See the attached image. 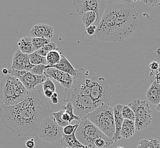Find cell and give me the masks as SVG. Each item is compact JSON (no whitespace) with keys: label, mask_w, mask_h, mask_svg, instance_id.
Listing matches in <instances>:
<instances>
[{"label":"cell","mask_w":160,"mask_h":148,"mask_svg":"<svg viewBox=\"0 0 160 148\" xmlns=\"http://www.w3.org/2000/svg\"><path fill=\"white\" fill-rule=\"evenodd\" d=\"M52 113L49 104L39 90L29 91L25 99L17 105L2 104L0 107V117L3 125L19 137L38 135L42 121Z\"/></svg>","instance_id":"1"},{"label":"cell","mask_w":160,"mask_h":148,"mask_svg":"<svg viewBox=\"0 0 160 148\" xmlns=\"http://www.w3.org/2000/svg\"><path fill=\"white\" fill-rule=\"evenodd\" d=\"M136 1L121 0L111 32V42H122L129 38L138 28V14L133 2Z\"/></svg>","instance_id":"2"},{"label":"cell","mask_w":160,"mask_h":148,"mask_svg":"<svg viewBox=\"0 0 160 148\" xmlns=\"http://www.w3.org/2000/svg\"><path fill=\"white\" fill-rule=\"evenodd\" d=\"M27 90L17 77L8 74L0 81V100L6 106H13L21 103L28 96Z\"/></svg>","instance_id":"3"},{"label":"cell","mask_w":160,"mask_h":148,"mask_svg":"<svg viewBox=\"0 0 160 148\" xmlns=\"http://www.w3.org/2000/svg\"><path fill=\"white\" fill-rule=\"evenodd\" d=\"M86 117L105 135L113 140L116 132L113 108L109 105L100 106L88 114Z\"/></svg>","instance_id":"4"},{"label":"cell","mask_w":160,"mask_h":148,"mask_svg":"<svg viewBox=\"0 0 160 148\" xmlns=\"http://www.w3.org/2000/svg\"><path fill=\"white\" fill-rule=\"evenodd\" d=\"M121 0L109 1L105 12L97 26L95 37L103 42H111V32L115 20L118 16Z\"/></svg>","instance_id":"5"},{"label":"cell","mask_w":160,"mask_h":148,"mask_svg":"<svg viewBox=\"0 0 160 148\" xmlns=\"http://www.w3.org/2000/svg\"><path fill=\"white\" fill-rule=\"evenodd\" d=\"M92 73V71L82 68L77 70V75L74 77L72 86L69 89H64L63 92L64 102L67 103L74 97L90 96Z\"/></svg>","instance_id":"6"},{"label":"cell","mask_w":160,"mask_h":148,"mask_svg":"<svg viewBox=\"0 0 160 148\" xmlns=\"http://www.w3.org/2000/svg\"><path fill=\"white\" fill-rule=\"evenodd\" d=\"M75 136L83 145L95 148V142L99 138H108L87 117L80 120Z\"/></svg>","instance_id":"7"},{"label":"cell","mask_w":160,"mask_h":148,"mask_svg":"<svg viewBox=\"0 0 160 148\" xmlns=\"http://www.w3.org/2000/svg\"><path fill=\"white\" fill-rule=\"evenodd\" d=\"M90 96L98 106L102 105L109 106L112 97L111 89L106 79L93 72Z\"/></svg>","instance_id":"8"},{"label":"cell","mask_w":160,"mask_h":148,"mask_svg":"<svg viewBox=\"0 0 160 148\" xmlns=\"http://www.w3.org/2000/svg\"><path fill=\"white\" fill-rule=\"evenodd\" d=\"M135 114V127L136 131L146 129L152 121V111L145 101L140 99L133 100L128 104Z\"/></svg>","instance_id":"9"},{"label":"cell","mask_w":160,"mask_h":148,"mask_svg":"<svg viewBox=\"0 0 160 148\" xmlns=\"http://www.w3.org/2000/svg\"><path fill=\"white\" fill-rule=\"evenodd\" d=\"M63 135V128L58 125L52 115L46 117L39 126L38 136L45 141H60Z\"/></svg>","instance_id":"10"},{"label":"cell","mask_w":160,"mask_h":148,"mask_svg":"<svg viewBox=\"0 0 160 148\" xmlns=\"http://www.w3.org/2000/svg\"><path fill=\"white\" fill-rule=\"evenodd\" d=\"M108 3V0H74L73 1V5L79 15L82 16L84 13L90 11L96 13V26H98L102 18Z\"/></svg>","instance_id":"11"},{"label":"cell","mask_w":160,"mask_h":148,"mask_svg":"<svg viewBox=\"0 0 160 148\" xmlns=\"http://www.w3.org/2000/svg\"><path fill=\"white\" fill-rule=\"evenodd\" d=\"M73 106L74 114L80 120L86 117L98 106L90 96H78L70 99L67 103Z\"/></svg>","instance_id":"12"},{"label":"cell","mask_w":160,"mask_h":148,"mask_svg":"<svg viewBox=\"0 0 160 148\" xmlns=\"http://www.w3.org/2000/svg\"><path fill=\"white\" fill-rule=\"evenodd\" d=\"M48 77L57 81L64 89H69L72 86L74 77L70 75L59 71L55 68H48L45 71V73Z\"/></svg>","instance_id":"13"},{"label":"cell","mask_w":160,"mask_h":148,"mask_svg":"<svg viewBox=\"0 0 160 148\" xmlns=\"http://www.w3.org/2000/svg\"><path fill=\"white\" fill-rule=\"evenodd\" d=\"M48 77L45 74L42 76H38L32 74L30 71H26L18 79L27 90L32 91L35 90V87L39 84H43Z\"/></svg>","instance_id":"14"},{"label":"cell","mask_w":160,"mask_h":148,"mask_svg":"<svg viewBox=\"0 0 160 148\" xmlns=\"http://www.w3.org/2000/svg\"><path fill=\"white\" fill-rule=\"evenodd\" d=\"M34 66L30 62L29 55L23 54L19 49L13 54L12 70L30 71Z\"/></svg>","instance_id":"15"},{"label":"cell","mask_w":160,"mask_h":148,"mask_svg":"<svg viewBox=\"0 0 160 148\" xmlns=\"http://www.w3.org/2000/svg\"><path fill=\"white\" fill-rule=\"evenodd\" d=\"M30 34L32 38H43L51 40L54 34V27L44 23H39L32 27Z\"/></svg>","instance_id":"16"},{"label":"cell","mask_w":160,"mask_h":148,"mask_svg":"<svg viewBox=\"0 0 160 148\" xmlns=\"http://www.w3.org/2000/svg\"><path fill=\"white\" fill-rule=\"evenodd\" d=\"M123 105L118 104L113 108L114 117H115V124L116 132L114 137L113 139V142H118V140L122 139V136L120 135V131L122 129V125L124 120V117L122 115V108Z\"/></svg>","instance_id":"17"},{"label":"cell","mask_w":160,"mask_h":148,"mask_svg":"<svg viewBox=\"0 0 160 148\" xmlns=\"http://www.w3.org/2000/svg\"><path fill=\"white\" fill-rule=\"evenodd\" d=\"M146 99L153 105L160 103V84L153 81L146 93Z\"/></svg>","instance_id":"18"},{"label":"cell","mask_w":160,"mask_h":148,"mask_svg":"<svg viewBox=\"0 0 160 148\" xmlns=\"http://www.w3.org/2000/svg\"><path fill=\"white\" fill-rule=\"evenodd\" d=\"M76 129L70 136L63 135V138L59 141L61 146L63 148H91L81 144L77 139L75 136Z\"/></svg>","instance_id":"19"},{"label":"cell","mask_w":160,"mask_h":148,"mask_svg":"<svg viewBox=\"0 0 160 148\" xmlns=\"http://www.w3.org/2000/svg\"><path fill=\"white\" fill-rule=\"evenodd\" d=\"M51 67L55 68L59 71H62L65 73L69 74L73 77H75L77 75V70H75L73 67V66L71 64L70 62L68 61V59L63 55L62 56L61 61L58 63V64L52 66H47V68Z\"/></svg>","instance_id":"20"},{"label":"cell","mask_w":160,"mask_h":148,"mask_svg":"<svg viewBox=\"0 0 160 148\" xmlns=\"http://www.w3.org/2000/svg\"><path fill=\"white\" fill-rule=\"evenodd\" d=\"M136 127L135 121L130 120L124 119L122 129L120 131V135L122 138L129 139L135 135Z\"/></svg>","instance_id":"21"},{"label":"cell","mask_w":160,"mask_h":148,"mask_svg":"<svg viewBox=\"0 0 160 148\" xmlns=\"http://www.w3.org/2000/svg\"><path fill=\"white\" fill-rule=\"evenodd\" d=\"M19 50L23 54L30 55L35 52L33 47L32 41V38L25 37L19 40L18 42Z\"/></svg>","instance_id":"22"},{"label":"cell","mask_w":160,"mask_h":148,"mask_svg":"<svg viewBox=\"0 0 160 148\" xmlns=\"http://www.w3.org/2000/svg\"><path fill=\"white\" fill-rule=\"evenodd\" d=\"M62 53L59 50H54L48 52L46 57L48 66H52L58 64L62 57Z\"/></svg>","instance_id":"23"},{"label":"cell","mask_w":160,"mask_h":148,"mask_svg":"<svg viewBox=\"0 0 160 148\" xmlns=\"http://www.w3.org/2000/svg\"><path fill=\"white\" fill-rule=\"evenodd\" d=\"M82 21L83 23L86 28L92 25L93 23H95L97 20V15L96 13L92 11L87 12L84 13L82 16Z\"/></svg>","instance_id":"24"},{"label":"cell","mask_w":160,"mask_h":148,"mask_svg":"<svg viewBox=\"0 0 160 148\" xmlns=\"http://www.w3.org/2000/svg\"><path fill=\"white\" fill-rule=\"evenodd\" d=\"M138 146L140 148H160V143L157 139H145L141 140Z\"/></svg>","instance_id":"25"},{"label":"cell","mask_w":160,"mask_h":148,"mask_svg":"<svg viewBox=\"0 0 160 148\" xmlns=\"http://www.w3.org/2000/svg\"><path fill=\"white\" fill-rule=\"evenodd\" d=\"M54 50H59V49L58 48L57 44L55 42H50L48 44L44 46L42 48L35 52L38 54L39 55L46 57L48 52Z\"/></svg>","instance_id":"26"},{"label":"cell","mask_w":160,"mask_h":148,"mask_svg":"<svg viewBox=\"0 0 160 148\" xmlns=\"http://www.w3.org/2000/svg\"><path fill=\"white\" fill-rule=\"evenodd\" d=\"M29 55L30 62L32 65L33 66L36 65H43L48 66V63L46 59V57H43L38 54H37L36 52H34L32 54Z\"/></svg>","instance_id":"27"},{"label":"cell","mask_w":160,"mask_h":148,"mask_svg":"<svg viewBox=\"0 0 160 148\" xmlns=\"http://www.w3.org/2000/svg\"><path fill=\"white\" fill-rule=\"evenodd\" d=\"M32 41L33 47L34 48L35 52L38 51L39 49L42 48L44 46L48 44L50 42V40L43 38H32Z\"/></svg>","instance_id":"28"},{"label":"cell","mask_w":160,"mask_h":148,"mask_svg":"<svg viewBox=\"0 0 160 148\" xmlns=\"http://www.w3.org/2000/svg\"><path fill=\"white\" fill-rule=\"evenodd\" d=\"M62 110H63L65 112L67 113L68 114L70 115L71 121H73V120H75L80 121V118L78 117V116H76L74 114V107H73V106L71 103H70V102L66 103L65 105L62 106Z\"/></svg>","instance_id":"29"},{"label":"cell","mask_w":160,"mask_h":148,"mask_svg":"<svg viewBox=\"0 0 160 148\" xmlns=\"http://www.w3.org/2000/svg\"><path fill=\"white\" fill-rule=\"evenodd\" d=\"M122 115L124 119L135 121V114L133 111L128 106L123 105L122 108Z\"/></svg>","instance_id":"30"},{"label":"cell","mask_w":160,"mask_h":148,"mask_svg":"<svg viewBox=\"0 0 160 148\" xmlns=\"http://www.w3.org/2000/svg\"><path fill=\"white\" fill-rule=\"evenodd\" d=\"M63 112H64L63 110H61V111H58L57 112L52 113V115L54 117L55 121L57 122L59 126L62 128H64L65 126L70 125V124L68 122H65L62 120V114Z\"/></svg>","instance_id":"31"},{"label":"cell","mask_w":160,"mask_h":148,"mask_svg":"<svg viewBox=\"0 0 160 148\" xmlns=\"http://www.w3.org/2000/svg\"><path fill=\"white\" fill-rule=\"evenodd\" d=\"M46 69H47V66L46 65H36L31 69L30 72H31L32 74L36 75L42 76L45 73V70Z\"/></svg>","instance_id":"32"},{"label":"cell","mask_w":160,"mask_h":148,"mask_svg":"<svg viewBox=\"0 0 160 148\" xmlns=\"http://www.w3.org/2000/svg\"><path fill=\"white\" fill-rule=\"evenodd\" d=\"M42 86L43 91L46 90L51 91L53 93H54L56 91V87L54 83L51 81L50 77H48L47 79V80L42 84Z\"/></svg>","instance_id":"33"},{"label":"cell","mask_w":160,"mask_h":148,"mask_svg":"<svg viewBox=\"0 0 160 148\" xmlns=\"http://www.w3.org/2000/svg\"><path fill=\"white\" fill-rule=\"evenodd\" d=\"M79 122L76 124L75 125H68L63 128V133L64 135L70 136L74 133V131L78 129L79 126Z\"/></svg>","instance_id":"34"},{"label":"cell","mask_w":160,"mask_h":148,"mask_svg":"<svg viewBox=\"0 0 160 148\" xmlns=\"http://www.w3.org/2000/svg\"><path fill=\"white\" fill-rule=\"evenodd\" d=\"M143 2L151 7H158L160 5V0H152V1H144Z\"/></svg>","instance_id":"35"},{"label":"cell","mask_w":160,"mask_h":148,"mask_svg":"<svg viewBox=\"0 0 160 148\" xmlns=\"http://www.w3.org/2000/svg\"><path fill=\"white\" fill-rule=\"evenodd\" d=\"M86 29L87 33L89 35V36H95V33H96V30H97V26L92 25L91 26H89L88 27L86 28Z\"/></svg>","instance_id":"36"},{"label":"cell","mask_w":160,"mask_h":148,"mask_svg":"<svg viewBox=\"0 0 160 148\" xmlns=\"http://www.w3.org/2000/svg\"><path fill=\"white\" fill-rule=\"evenodd\" d=\"M149 67L151 68V70L153 71H157L160 67V64L156 61H153L149 65Z\"/></svg>","instance_id":"37"},{"label":"cell","mask_w":160,"mask_h":148,"mask_svg":"<svg viewBox=\"0 0 160 148\" xmlns=\"http://www.w3.org/2000/svg\"><path fill=\"white\" fill-rule=\"evenodd\" d=\"M26 146L27 148H34L35 146V144L34 140L33 139H30L26 142Z\"/></svg>","instance_id":"38"},{"label":"cell","mask_w":160,"mask_h":148,"mask_svg":"<svg viewBox=\"0 0 160 148\" xmlns=\"http://www.w3.org/2000/svg\"><path fill=\"white\" fill-rule=\"evenodd\" d=\"M50 100L51 102L53 103L54 104H57L59 103V100H58V94L56 92L53 93L52 96L50 98Z\"/></svg>","instance_id":"39"},{"label":"cell","mask_w":160,"mask_h":148,"mask_svg":"<svg viewBox=\"0 0 160 148\" xmlns=\"http://www.w3.org/2000/svg\"><path fill=\"white\" fill-rule=\"evenodd\" d=\"M43 93H44L45 96L50 99L51 97L52 96V95H53V93H53L52 91H51L46 90L43 91Z\"/></svg>","instance_id":"40"},{"label":"cell","mask_w":160,"mask_h":148,"mask_svg":"<svg viewBox=\"0 0 160 148\" xmlns=\"http://www.w3.org/2000/svg\"><path fill=\"white\" fill-rule=\"evenodd\" d=\"M155 79H156V81H157L158 83L160 84V73L157 72V74H156Z\"/></svg>","instance_id":"41"},{"label":"cell","mask_w":160,"mask_h":148,"mask_svg":"<svg viewBox=\"0 0 160 148\" xmlns=\"http://www.w3.org/2000/svg\"><path fill=\"white\" fill-rule=\"evenodd\" d=\"M2 72L3 75H5L6 76L9 74V70L7 69V68H4L2 70Z\"/></svg>","instance_id":"42"},{"label":"cell","mask_w":160,"mask_h":148,"mask_svg":"<svg viewBox=\"0 0 160 148\" xmlns=\"http://www.w3.org/2000/svg\"><path fill=\"white\" fill-rule=\"evenodd\" d=\"M156 110L158 112H160V103L158 105H157V107H156Z\"/></svg>","instance_id":"43"},{"label":"cell","mask_w":160,"mask_h":148,"mask_svg":"<svg viewBox=\"0 0 160 148\" xmlns=\"http://www.w3.org/2000/svg\"><path fill=\"white\" fill-rule=\"evenodd\" d=\"M124 148V147H118V148Z\"/></svg>","instance_id":"44"},{"label":"cell","mask_w":160,"mask_h":148,"mask_svg":"<svg viewBox=\"0 0 160 148\" xmlns=\"http://www.w3.org/2000/svg\"><path fill=\"white\" fill-rule=\"evenodd\" d=\"M140 148V147H139V146H137V148Z\"/></svg>","instance_id":"45"}]
</instances>
